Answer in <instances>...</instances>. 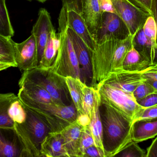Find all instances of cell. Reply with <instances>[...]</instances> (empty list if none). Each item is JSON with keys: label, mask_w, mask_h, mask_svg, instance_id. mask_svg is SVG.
I'll return each instance as SVG.
<instances>
[{"label": "cell", "mask_w": 157, "mask_h": 157, "mask_svg": "<svg viewBox=\"0 0 157 157\" xmlns=\"http://www.w3.org/2000/svg\"><path fill=\"white\" fill-rule=\"evenodd\" d=\"M133 37L130 35L120 40L107 36L96 43V49L92 55V87L95 90L110 73L124 71L123 63L132 48Z\"/></svg>", "instance_id": "1"}, {"label": "cell", "mask_w": 157, "mask_h": 157, "mask_svg": "<svg viewBox=\"0 0 157 157\" xmlns=\"http://www.w3.org/2000/svg\"><path fill=\"white\" fill-rule=\"evenodd\" d=\"M103 143L106 157H114L132 140L133 121L110 105L100 101Z\"/></svg>", "instance_id": "2"}, {"label": "cell", "mask_w": 157, "mask_h": 157, "mask_svg": "<svg viewBox=\"0 0 157 157\" xmlns=\"http://www.w3.org/2000/svg\"><path fill=\"white\" fill-rule=\"evenodd\" d=\"M18 96L25 108L47 123L51 132H60L77 119L78 111L73 103L68 106H64L54 103L39 101L28 96L21 89Z\"/></svg>", "instance_id": "3"}, {"label": "cell", "mask_w": 157, "mask_h": 157, "mask_svg": "<svg viewBox=\"0 0 157 157\" xmlns=\"http://www.w3.org/2000/svg\"><path fill=\"white\" fill-rule=\"evenodd\" d=\"M67 11L66 6H62L59 18L58 36L59 45L57 54L53 65L47 68L65 78L71 77L80 79L78 61L71 40L68 35Z\"/></svg>", "instance_id": "4"}, {"label": "cell", "mask_w": 157, "mask_h": 157, "mask_svg": "<svg viewBox=\"0 0 157 157\" xmlns=\"http://www.w3.org/2000/svg\"><path fill=\"white\" fill-rule=\"evenodd\" d=\"M22 76L44 88L56 104L68 106L73 103L65 77L48 68L38 67L23 71Z\"/></svg>", "instance_id": "5"}, {"label": "cell", "mask_w": 157, "mask_h": 157, "mask_svg": "<svg viewBox=\"0 0 157 157\" xmlns=\"http://www.w3.org/2000/svg\"><path fill=\"white\" fill-rule=\"evenodd\" d=\"M101 102L113 107L134 122L143 107L137 102L132 94L109 84L101 83L97 89Z\"/></svg>", "instance_id": "6"}, {"label": "cell", "mask_w": 157, "mask_h": 157, "mask_svg": "<svg viewBox=\"0 0 157 157\" xmlns=\"http://www.w3.org/2000/svg\"><path fill=\"white\" fill-rule=\"evenodd\" d=\"M112 2L117 14L125 24L130 35H135L151 16L129 0H112Z\"/></svg>", "instance_id": "7"}, {"label": "cell", "mask_w": 157, "mask_h": 157, "mask_svg": "<svg viewBox=\"0 0 157 157\" xmlns=\"http://www.w3.org/2000/svg\"><path fill=\"white\" fill-rule=\"evenodd\" d=\"M67 33L78 61L80 72V79L84 84L92 87L93 52L72 29L68 27Z\"/></svg>", "instance_id": "8"}, {"label": "cell", "mask_w": 157, "mask_h": 157, "mask_svg": "<svg viewBox=\"0 0 157 157\" xmlns=\"http://www.w3.org/2000/svg\"><path fill=\"white\" fill-rule=\"evenodd\" d=\"M130 35L125 24L117 13H103L96 36V43L107 36H112L117 39L124 40Z\"/></svg>", "instance_id": "9"}, {"label": "cell", "mask_w": 157, "mask_h": 157, "mask_svg": "<svg viewBox=\"0 0 157 157\" xmlns=\"http://www.w3.org/2000/svg\"><path fill=\"white\" fill-rule=\"evenodd\" d=\"M15 51L16 62L21 71H29L37 67V46L33 34L22 43H15Z\"/></svg>", "instance_id": "10"}, {"label": "cell", "mask_w": 157, "mask_h": 157, "mask_svg": "<svg viewBox=\"0 0 157 157\" xmlns=\"http://www.w3.org/2000/svg\"><path fill=\"white\" fill-rule=\"evenodd\" d=\"M54 29L50 13L45 9H40L37 21L32 31V34L35 37L37 46L38 66L43 58L49 34Z\"/></svg>", "instance_id": "11"}, {"label": "cell", "mask_w": 157, "mask_h": 157, "mask_svg": "<svg viewBox=\"0 0 157 157\" xmlns=\"http://www.w3.org/2000/svg\"><path fill=\"white\" fill-rule=\"evenodd\" d=\"M146 78L142 72L116 71L110 73L102 83H107L128 93L132 94Z\"/></svg>", "instance_id": "12"}, {"label": "cell", "mask_w": 157, "mask_h": 157, "mask_svg": "<svg viewBox=\"0 0 157 157\" xmlns=\"http://www.w3.org/2000/svg\"><path fill=\"white\" fill-rule=\"evenodd\" d=\"M25 108L27 112V118L24 124L36 146L40 150L41 144L46 137L51 132V128L39 116Z\"/></svg>", "instance_id": "13"}, {"label": "cell", "mask_w": 157, "mask_h": 157, "mask_svg": "<svg viewBox=\"0 0 157 157\" xmlns=\"http://www.w3.org/2000/svg\"><path fill=\"white\" fill-rule=\"evenodd\" d=\"M81 15L84 19L90 33L96 41L98 29L101 21L102 11L99 0H82Z\"/></svg>", "instance_id": "14"}, {"label": "cell", "mask_w": 157, "mask_h": 157, "mask_svg": "<svg viewBox=\"0 0 157 157\" xmlns=\"http://www.w3.org/2000/svg\"><path fill=\"white\" fill-rule=\"evenodd\" d=\"M83 128L76 120L60 131L69 157H82L80 138Z\"/></svg>", "instance_id": "15"}, {"label": "cell", "mask_w": 157, "mask_h": 157, "mask_svg": "<svg viewBox=\"0 0 157 157\" xmlns=\"http://www.w3.org/2000/svg\"><path fill=\"white\" fill-rule=\"evenodd\" d=\"M67 22L69 28L75 32L93 52L95 51L96 41L92 36L81 14L72 10H68Z\"/></svg>", "instance_id": "16"}, {"label": "cell", "mask_w": 157, "mask_h": 157, "mask_svg": "<svg viewBox=\"0 0 157 157\" xmlns=\"http://www.w3.org/2000/svg\"><path fill=\"white\" fill-rule=\"evenodd\" d=\"M42 157H69L60 132H50L41 144Z\"/></svg>", "instance_id": "17"}, {"label": "cell", "mask_w": 157, "mask_h": 157, "mask_svg": "<svg viewBox=\"0 0 157 157\" xmlns=\"http://www.w3.org/2000/svg\"><path fill=\"white\" fill-rule=\"evenodd\" d=\"M157 136V117L134 121L132 126V140L140 142Z\"/></svg>", "instance_id": "18"}, {"label": "cell", "mask_w": 157, "mask_h": 157, "mask_svg": "<svg viewBox=\"0 0 157 157\" xmlns=\"http://www.w3.org/2000/svg\"><path fill=\"white\" fill-rule=\"evenodd\" d=\"M15 43L11 37L0 36V71L18 67L15 51Z\"/></svg>", "instance_id": "19"}, {"label": "cell", "mask_w": 157, "mask_h": 157, "mask_svg": "<svg viewBox=\"0 0 157 157\" xmlns=\"http://www.w3.org/2000/svg\"><path fill=\"white\" fill-rule=\"evenodd\" d=\"M100 98L97 91L91 117L90 128L93 137L94 144L105 155L103 143V126L100 113ZM106 157V156H105Z\"/></svg>", "instance_id": "20"}, {"label": "cell", "mask_w": 157, "mask_h": 157, "mask_svg": "<svg viewBox=\"0 0 157 157\" xmlns=\"http://www.w3.org/2000/svg\"><path fill=\"white\" fill-rule=\"evenodd\" d=\"M19 85L20 89L32 99L43 102L55 103L49 93L44 88L27 78L21 76Z\"/></svg>", "instance_id": "21"}, {"label": "cell", "mask_w": 157, "mask_h": 157, "mask_svg": "<svg viewBox=\"0 0 157 157\" xmlns=\"http://www.w3.org/2000/svg\"><path fill=\"white\" fill-rule=\"evenodd\" d=\"M152 66L132 46L127 54L123 65V70L130 72H143Z\"/></svg>", "instance_id": "22"}, {"label": "cell", "mask_w": 157, "mask_h": 157, "mask_svg": "<svg viewBox=\"0 0 157 157\" xmlns=\"http://www.w3.org/2000/svg\"><path fill=\"white\" fill-rule=\"evenodd\" d=\"M132 45L144 58L153 65L155 57V48L147 39L143 27L134 36Z\"/></svg>", "instance_id": "23"}, {"label": "cell", "mask_w": 157, "mask_h": 157, "mask_svg": "<svg viewBox=\"0 0 157 157\" xmlns=\"http://www.w3.org/2000/svg\"><path fill=\"white\" fill-rule=\"evenodd\" d=\"M59 45L58 34L54 29L49 34L43 58L37 67L47 68L53 65L57 54Z\"/></svg>", "instance_id": "24"}, {"label": "cell", "mask_w": 157, "mask_h": 157, "mask_svg": "<svg viewBox=\"0 0 157 157\" xmlns=\"http://www.w3.org/2000/svg\"><path fill=\"white\" fill-rule=\"evenodd\" d=\"M18 95L13 93L0 94V128L13 130L14 122L8 114L10 105L13 101L18 99Z\"/></svg>", "instance_id": "25"}, {"label": "cell", "mask_w": 157, "mask_h": 157, "mask_svg": "<svg viewBox=\"0 0 157 157\" xmlns=\"http://www.w3.org/2000/svg\"><path fill=\"white\" fill-rule=\"evenodd\" d=\"M21 146L15 132L12 139H10L1 131L0 136L1 157H21Z\"/></svg>", "instance_id": "26"}, {"label": "cell", "mask_w": 157, "mask_h": 157, "mask_svg": "<svg viewBox=\"0 0 157 157\" xmlns=\"http://www.w3.org/2000/svg\"><path fill=\"white\" fill-rule=\"evenodd\" d=\"M72 102L78 114L84 113L82 104V88L84 84L80 79L71 77L66 78Z\"/></svg>", "instance_id": "27"}, {"label": "cell", "mask_w": 157, "mask_h": 157, "mask_svg": "<svg viewBox=\"0 0 157 157\" xmlns=\"http://www.w3.org/2000/svg\"><path fill=\"white\" fill-rule=\"evenodd\" d=\"M14 31L10 20L6 0H0V36L12 37Z\"/></svg>", "instance_id": "28"}, {"label": "cell", "mask_w": 157, "mask_h": 157, "mask_svg": "<svg viewBox=\"0 0 157 157\" xmlns=\"http://www.w3.org/2000/svg\"><path fill=\"white\" fill-rule=\"evenodd\" d=\"M97 90L93 87L83 84L82 88V104L84 113L91 117Z\"/></svg>", "instance_id": "29"}, {"label": "cell", "mask_w": 157, "mask_h": 157, "mask_svg": "<svg viewBox=\"0 0 157 157\" xmlns=\"http://www.w3.org/2000/svg\"><path fill=\"white\" fill-rule=\"evenodd\" d=\"M9 116L14 123L22 124L24 123L27 118V112L20 99L13 101L8 110Z\"/></svg>", "instance_id": "30"}, {"label": "cell", "mask_w": 157, "mask_h": 157, "mask_svg": "<svg viewBox=\"0 0 157 157\" xmlns=\"http://www.w3.org/2000/svg\"><path fill=\"white\" fill-rule=\"evenodd\" d=\"M114 157H147V152L140 147L138 142L132 140Z\"/></svg>", "instance_id": "31"}, {"label": "cell", "mask_w": 157, "mask_h": 157, "mask_svg": "<svg viewBox=\"0 0 157 157\" xmlns=\"http://www.w3.org/2000/svg\"><path fill=\"white\" fill-rule=\"evenodd\" d=\"M143 29L147 39L156 49L157 43V27L155 20L152 16H149L147 19Z\"/></svg>", "instance_id": "32"}, {"label": "cell", "mask_w": 157, "mask_h": 157, "mask_svg": "<svg viewBox=\"0 0 157 157\" xmlns=\"http://www.w3.org/2000/svg\"><path fill=\"white\" fill-rule=\"evenodd\" d=\"M95 145L90 125L83 127L80 138V150L83 157V153L88 148Z\"/></svg>", "instance_id": "33"}, {"label": "cell", "mask_w": 157, "mask_h": 157, "mask_svg": "<svg viewBox=\"0 0 157 157\" xmlns=\"http://www.w3.org/2000/svg\"><path fill=\"white\" fill-rule=\"evenodd\" d=\"M154 93V91L151 86L146 81L140 84L133 93V95L137 101L146 97L151 94Z\"/></svg>", "instance_id": "34"}, {"label": "cell", "mask_w": 157, "mask_h": 157, "mask_svg": "<svg viewBox=\"0 0 157 157\" xmlns=\"http://www.w3.org/2000/svg\"><path fill=\"white\" fill-rule=\"evenodd\" d=\"M157 117V105H156L151 107L143 108L140 112L135 121L140 119H152Z\"/></svg>", "instance_id": "35"}, {"label": "cell", "mask_w": 157, "mask_h": 157, "mask_svg": "<svg viewBox=\"0 0 157 157\" xmlns=\"http://www.w3.org/2000/svg\"><path fill=\"white\" fill-rule=\"evenodd\" d=\"M63 6H66L68 10L75 11L82 14V0H62Z\"/></svg>", "instance_id": "36"}, {"label": "cell", "mask_w": 157, "mask_h": 157, "mask_svg": "<svg viewBox=\"0 0 157 157\" xmlns=\"http://www.w3.org/2000/svg\"><path fill=\"white\" fill-rule=\"evenodd\" d=\"M137 103L143 108H147L157 105V94L152 93L137 101Z\"/></svg>", "instance_id": "37"}, {"label": "cell", "mask_w": 157, "mask_h": 157, "mask_svg": "<svg viewBox=\"0 0 157 157\" xmlns=\"http://www.w3.org/2000/svg\"><path fill=\"white\" fill-rule=\"evenodd\" d=\"M136 6L148 13L151 16V3L152 0H129Z\"/></svg>", "instance_id": "38"}, {"label": "cell", "mask_w": 157, "mask_h": 157, "mask_svg": "<svg viewBox=\"0 0 157 157\" xmlns=\"http://www.w3.org/2000/svg\"><path fill=\"white\" fill-rule=\"evenodd\" d=\"M105 157V156L95 145H93L88 148L83 153V157Z\"/></svg>", "instance_id": "39"}, {"label": "cell", "mask_w": 157, "mask_h": 157, "mask_svg": "<svg viewBox=\"0 0 157 157\" xmlns=\"http://www.w3.org/2000/svg\"><path fill=\"white\" fill-rule=\"evenodd\" d=\"M101 10L102 12L116 13L112 0H99Z\"/></svg>", "instance_id": "40"}, {"label": "cell", "mask_w": 157, "mask_h": 157, "mask_svg": "<svg viewBox=\"0 0 157 157\" xmlns=\"http://www.w3.org/2000/svg\"><path fill=\"white\" fill-rule=\"evenodd\" d=\"M76 121L83 127L90 125L91 123V117L85 113L78 114Z\"/></svg>", "instance_id": "41"}, {"label": "cell", "mask_w": 157, "mask_h": 157, "mask_svg": "<svg viewBox=\"0 0 157 157\" xmlns=\"http://www.w3.org/2000/svg\"><path fill=\"white\" fill-rule=\"evenodd\" d=\"M147 157H157V136L147 149Z\"/></svg>", "instance_id": "42"}, {"label": "cell", "mask_w": 157, "mask_h": 157, "mask_svg": "<svg viewBox=\"0 0 157 157\" xmlns=\"http://www.w3.org/2000/svg\"><path fill=\"white\" fill-rule=\"evenodd\" d=\"M145 78H146V81L151 86L154 90V93L157 94V80L151 77H145Z\"/></svg>", "instance_id": "43"}, {"label": "cell", "mask_w": 157, "mask_h": 157, "mask_svg": "<svg viewBox=\"0 0 157 157\" xmlns=\"http://www.w3.org/2000/svg\"><path fill=\"white\" fill-rule=\"evenodd\" d=\"M151 11V16L154 18L157 27V0H152Z\"/></svg>", "instance_id": "44"}, {"label": "cell", "mask_w": 157, "mask_h": 157, "mask_svg": "<svg viewBox=\"0 0 157 157\" xmlns=\"http://www.w3.org/2000/svg\"><path fill=\"white\" fill-rule=\"evenodd\" d=\"M143 72H157V64H153L148 68L143 71Z\"/></svg>", "instance_id": "45"}, {"label": "cell", "mask_w": 157, "mask_h": 157, "mask_svg": "<svg viewBox=\"0 0 157 157\" xmlns=\"http://www.w3.org/2000/svg\"><path fill=\"white\" fill-rule=\"evenodd\" d=\"M143 74L145 77H151L157 80V72H143Z\"/></svg>", "instance_id": "46"}, {"label": "cell", "mask_w": 157, "mask_h": 157, "mask_svg": "<svg viewBox=\"0 0 157 157\" xmlns=\"http://www.w3.org/2000/svg\"><path fill=\"white\" fill-rule=\"evenodd\" d=\"M157 64V43L156 46V49H155V57L154 59V63L153 64Z\"/></svg>", "instance_id": "47"}, {"label": "cell", "mask_w": 157, "mask_h": 157, "mask_svg": "<svg viewBox=\"0 0 157 157\" xmlns=\"http://www.w3.org/2000/svg\"><path fill=\"white\" fill-rule=\"evenodd\" d=\"M29 1H36L38 2H42V3H44L48 1V0H27Z\"/></svg>", "instance_id": "48"}]
</instances>
